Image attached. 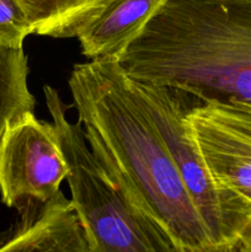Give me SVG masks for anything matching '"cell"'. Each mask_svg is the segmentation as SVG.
Wrapping results in <instances>:
<instances>
[{"instance_id":"obj_7","label":"cell","mask_w":251,"mask_h":252,"mask_svg":"<svg viewBox=\"0 0 251 252\" xmlns=\"http://www.w3.org/2000/svg\"><path fill=\"white\" fill-rule=\"evenodd\" d=\"M19 211V223L0 235V252H88L73 204L62 191L47 203H27Z\"/></svg>"},{"instance_id":"obj_2","label":"cell","mask_w":251,"mask_h":252,"mask_svg":"<svg viewBox=\"0 0 251 252\" xmlns=\"http://www.w3.org/2000/svg\"><path fill=\"white\" fill-rule=\"evenodd\" d=\"M116 59L137 81L251 106V0H165Z\"/></svg>"},{"instance_id":"obj_11","label":"cell","mask_w":251,"mask_h":252,"mask_svg":"<svg viewBox=\"0 0 251 252\" xmlns=\"http://www.w3.org/2000/svg\"><path fill=\"white\" fill-rule=\"evenodd\" d=\"M32 26L21 0H0V43L11 48H24Z\"/></svg>"},{"instance_id":"obj_10","label":"cell","mask_w":251,"mask_h":252,"mask_svg":"<svg viewBox=\"0 0 251 252\" xmlns=\"http://www.w3.org/2000/svg\"><path fill=\"white\" fill-rule=\"evenodd\" d=\"M29 73L24 48H11L0 43V139L10 123L26 112H34Z\"/></svg>"},{"instance_id":"obj_3","label":"cell","mask_w":251,"mask_h":252,"mask_svg":"<svg viewBox=\"0 0 251 252\" xmlns=\"http://www.w3.org/2000/svg\"><path fill=\"white\" fill-rule=\"evenodd\" d=\"M46 105L69 166L70 201L88 252H177L164 231L126 197L91 152L80 123L66 117L58 90L43 88Z\"/></svg>"},{"instance_id":"obj_5","label":"cell","mask_w":251,"mask_h":252,"mask_svg":"<svg viewBox=\"0 0 251 252\" xmlns=\"http://www.w3.org/2000/svg\"><path fill=\"white\" fill-rule=\"evenodd\" d=\"M69 166L53 122L26 112L0 139V196L5 206L47 203L58 194Z\"/></svg>"},{"instance_id":"obj_8","label":"cell","mask_w":251,"mask_h":252,"mask_svg":"<svg viewBox=\"0 0 251 252\" xmlns=\"http://www.w3.org/2000/svg\"><path fill=\"white\" fill-rule=\"evenodd\" d=\"M165 0H105L80 27L81 53L89 59L117 58Z\"/></svg>"},{"instance_id":"obj_9","label":"cell","mask_w":251,"mask_h":252,"mask_svg":"<svg viewBox=\"0 0 251 252\" xmlns=\"http://www.w3.org/2000/svg\"><path fill=\"white\" fill-rule=\"evenodd\" d=\"M32 33L53 38L75 37L105 0H21Z\"/></svg>"},{"instance_id":"obj_13","label":"cell","mask_w":251,"mask_h":252,"mask_svg":"<svg viewBox=\"0 0 251 252\" xmlns=\"http://www.w3.org/2000/svg\"><path fill=\"white\" fill-rule=\"evenodd\" d=\"M225 252H246V251L244 250L243 248H241V245H240V244H239V241H238V243H236L235 245L231 246V248L228 249V250H226Z\"/></svg>"},{"instance_id":"obj_6","label":"cell","mask_w":251,"mask_h":252,"mask_svg":"<svg viewBox=\"0 0 251 252\" xmlns=\"http://www.w3.org/2000/svg\"><path fill=\"white\" fill-rule=\"evenodd\" d=\"M187 120L217 185L251 203V106L198 102Z\"/></svg>"},{"instance_id":"obj_12","label":"cell","mask_w":251,"mask_h":252,"mask_svg":"<svg viewBox=\"0 0 251 252\" xmlns=\"http://www.w3.org/2000/svg\"><path fill=\"white\" fill-rule=\"evenodd\" d=\"M239 244L246 252H251V219L248 225H246V228L244 229L243 234L239 239Z\"/></svg>"},{"instance_id":"obj_4","label":"cell","mask_w":251,"mask_h":252,"mask_svg":"<svg viewBox=\"0 0 251 252\" xmlns=\"http://www.w3.org/2000/svg\"><path fill=\"white\" fill-rule=\"evenodd\" d=\"M129 78V76H128ZM130 86L164 140L180 177L219 251L235 245L251 219V203L218 186L191 129L187 96L129 78Z\"/></svg>"},{"instance_id":"obj_1","label":"cell","mask_w":251,"mask_h":252,"mask_svg":"<svg viewBox=\"0 0 251 252\" xmlns=\"http://www.w3.org/2000/svg\"><path fill=\"white\" fill-rule=\"evenodd\" d=\"M68 84L91 152L126 197L177 252H221L117 59L76 64Z\"/></svg>"}]
</instances>
